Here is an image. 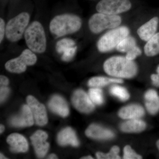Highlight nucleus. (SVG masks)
<instances>
[{
  "label": "nucleus",
  "mask_w": 159,
  "mask_h": 159,
  "mask_svg": "<svg viewBox=\"0 0 159 159\" xmlns=\"http://www.w3.org/2000/svg\"><path fill=\"white\" fill-rule=\"evenodd\" d=\"M103 69L107 74L119 78H133L138 72V66L133 61L120 56L107 60L103 64Z\"/></svg>",
  "instance_id": "f257e3e1"
},
{
  "label": "nucleus",
  "mask_w": 159,
  "mask_h": 159,
  "mask_svg": "<svg viewBox=\"0 0 159 159\" xmlns=\"http://www.w3.org/2000/svg\"><path fill=\"white\" fill-rule=\"evenodd\" d=\"M81 25V20L77 16L61 15L55 16L51 21L50 30L54 35L61 37L77 32L80 29Z\"/></svg>",
  "instance_id": "f03ea898"
},
{
  "label": "nucleus",
  "mask_w": 159,
  "mask_h": 159,
  "mask_svg": "<svg viewBox=\"0 0 159 159\" xmlns=\"http://www.w3.org/2000/svg\"><path fill=\"white\" fill-rule=\"evenodd\" d=\"M25 38L30 50L38 53H43L47 48L45 33L42 25L38 21L31 23L26 29Z\"/></svg>",
  "instance_id": "7ed1b4c3"
},
{
  "label": "nucleus",
  "mask_w": 159,
  "mask_h": 159,
  "mask_svg": "<svg viewBox=\"0 0 159 159\" xmlns=\"http://www.w3.org/2000/svg\"><path fill=\"white\" fill-rule=\"evenodd\" d=\"M129 29L125 26L117 27L105 33L97 43L98 50L102 53L109 52L116 48L121 41L129 36Z\"/></svg>",
  "instance_id": "20e7f679"
},
{
  "label": "nucleus",
  "mask_w": 159,
  "mask_h": 159,
  "mask_svg": "<svg viewBox=\"0 0 159 159\" xmlns=\"http://www.w3.org/2000/svg\"><path fill=\"white\" fill-rule=\"evenodd\" d=\"M122 19L117 15L99 13L94 14L89 22L90 30L95 34H98L107 29H113L120 25Z\"/></svg>",
  "instance_id": "39448f33"
},
{
  "label": "nucleus",
  "mask_w": 159,
  "mask_h": 159,
  "mask_svg": "<svg viewBox=\"0 0 159 159\" xmlns=\"http://www.w3.org/2000/svg\"><path fill=\"white\" fill-rule=\"evenodd\" d=\"M30 20V16L26 12H22L9 20L6 28V35L11 42L21 39L25 33Z\"/></svg>",
  "instance_id": "423d86ee"
},
{
  "label": "nucleus",
  "mask_w": 159,
  "mask_h": 159,
  "mask_svg": "<svg viewBox=\"0 0 159 159\" xmlns=\"http://www.w3.org/2000/svg\"><path fill=\"white\" fill-rule=\"evenodd\" d=\"M37 57L30 49H25L18 57L7 61L5 68L7 71L15 74H20L26 71L28 66L34 65Z\"/></svg>",
  "instance_id": "0eeeda50"
},
{
  "label": "nucleus",
  "mask_w": 159,
  "mask_h": 159,
  "mask_svg": "<svg viewBox=\"0 0 159 159\" xmlns=\"http://www.w3.org/2000/svg\"><path fill=\"white\" fill-rule=\"evenodd\" d=\"M131 6L129 0H101L97 4L96 9L100 13L117 15L128 11Z\"/></svg>",
  "instance_id": "6e6552de"
},
{
  "label": "nucleus",
  "mask_w": 159,
  "mask_h": 159,
  "mask_svg": "<svg viewBox=\"0 0 159 159\" xmlns=\"http://www.w3.org/2000/svg\"><path fill=\"white\" fill-rule=\"evenodd\" d=\"M73 105L77 110L84 113H89L95 108V105L84 91L77 90L73 94L72 98Z\"/></svg>",
  "instance_id": "1a4fd4ad"
},
{
  "label": "nucleus",
  "mask_w": 159,
  "mask_h": 159,
  "mask_svg": "<svg viewBox=\"0 0 159 159\" xmlns=\"http://www.w3.org/2000/svg\"><path fill=\"white\" fill-rule=\"evenodd\" d=\"M27 102L33 114L34 122L37 125L43 126L48 123V118L45 107L34 97L29 96Z\"/></svg>",
  "instance_id": "9d476101"
},
{
  "label": "nucleus",
  "mask_w": 159,
  "mask_h": 159,
  "mask_svg": "<svg viewBox=\"0 0 159 159\" xmlns=\"http://www.w3.org/2000/svg\"><path fill=\"white\" fill-rule=\"evenodd\" d=\"M30 139L37 156L40 158L45 156L50 147L48 142H47L48 134L43 131L38 130L31 136Z\"/></svg>",
  "instance_id": "9b49d317"
},
{
  "label": "nucleus",
  "mask_w": 159,
  "mask_h": 159,
  "mask_svg": "<svg viewBox=\"0 0 159 159\" xmlns=\"http://www.w3.org/2000/svg\"><path fill=\"white\" fill-rule=\"evenodd\" d=\"M77 47L75 42L69 39H64L57 42L56 50L60 54H62V59L64 61H70L77 51Z\"/></svg>",
  "instance_id": "f8f14e48"
},
{
  "label": "nucleus",
  "mask_w": 159,
  "mask_h": 159,
  "mask_svg": "<svg viewBox=\"0 0 159 159\" xmlns=\"http://www.w3.org/2000/svg\"><path fill=\"white\" fill-rule=\"evenodd\" d=\"M34 120L31 109L27 104L23 106L20 115L12 118L10 123L15 127H27L32 126L34 124Z\"/></svg>",
  "instance_id": "ddd939ff"
},
{
  "label": "nucleus",
  "mask_w": 159,
  "mask_h": 159,
  "mask_svg": "<svg viewBox=\"0 0 159 159\" xmlns=\"http://www.w3.org/2000/svg\"><path fill=\"white\" fill-rule=\"evenodd\" d=\"M159 22V18L155 16L139 28L137 31L139 37L147 42L156 33Z\"/></svg>",
  "instance_id": "4468645a"
},
{
  "label": "nucleus",
  "mask_w": 159,
  "mask_h": 159,
  "mask_svg": "<svg viewBox=\"0 0 159 159\" xmlns=\"http://www.w3.org/2000/svg\"><path fill=\"white\" fill-rule=\"evenodd\" d=\"M7 142L10 145V150L14 152H25L29 149L27 139L20 134H11L7 138Z\"/></svg>",
  "instance_id": "2eb2a0df"
},
{
  "label": "nucleus",
  "mask_w": 159,
  "mask_h": 159,
  "mask_svg": "<svg viewBox=\"0 0 159 159\" xmlns=\"http://www.w3.org/2000/svg\"><path fill=\"white\" fill-rule=\"evenodd\" d=\"M85 134L89 138L98 140H107L113 139L115 136L111 130L95 124L89 126L85 131Z\"/></svg>",
  "instance_id": "dca6fc26"
},
{
  "label": "nucleus",
  "mask_w": 159,
  "mask_h": 159,
  "mask_svg": "<svg viewBox=\"0 0 159 159\" xmlns=\"http://www.w3.org/2000/svg\"><path fill=\"white\" fill-rule=\"evenodd\" d=\"M143 107L138 104H131L122 107L119 112V116L124 119H139L145 115Z\"/></svg>",
  "instance_id": "f3484780"
},
{
  "label": "nucleus",
  "mask_w": 159,
  "mask_h": 159,
  "mask_svg": "<svg viewBox=\"0 0 159 159\" xmlns=\"http://www.w3.org/2000/svg\"><path fill=\"white\" fill-rule=\"evenodd\" d=\"M57 142L61 146L70 145L74 147L79 146V142L74 129L70 127L64 129L58 134Z\"/></svg>",
  "instance_id": "a211bd4d"
},
{
  "label": "nucleus",
  "mask_w": 159,
  "mask_h": 159,
  "mask_svg": "<svg viewBox=\"0 0 159 159\" xmlns=\"http://www.w3.org/2000/svg\"><path fill=\"white\" fill-rule=\"evenodd\" d=\"M49 108L54 112L63 117L68 116L69 109L64 99L58 95L52 97L49 102Z\"/></svg>",
  "instance_id": "6ab92c4d"
},
{
  "label": "nucleus",
  "mask_w": 159,
  "mask_h": 159,
  "mask_svg": "<svg viewBox=\"0 0 159 159\" xmlns=\"http://www.w3.org/2000/svg\"><path fill=\"white\" fill-rule=\"evenodd\" d=\"M145 105L148 112L152 115L159 111V96L156 91L149 89L145 94Z\"/></svg>",
  "instance_id": "aec40b11"
},
{
  "label": "nucleus",
  "mask_w": 159,
  "mask_h": 159,
  "mask_svg": "<svg viewBox=\"0 0 159 159\" xmlns=\"http://www.w3.org/2000/svg\"><path fill=\"white\" fill-rule=\"evenodd\" d=\"M146 124L139 119H129L123 122L120 126L122 131L125 133H139L145 130Z\"/></svg>",
  "instance_id": "412c9836"
},
{
  "label": "nucleus",
  "mask_w": 159,
  "mask_h": 159,
  "mask_svg": "<svg viewBox=\"0 0 159 159\" xmlns=\"http://www.w3.org/2000/svg\"><path fill=\"white\" fill-rule=\"evenodd\" d=\"M122 83H123V80L121 78L95 77L89 80L88 85L91 87L99 88L108 85L110 84H121Z\"/></svg>",
  "instance_id": "4be33fe9"
},
{
  "label": "nucleus",
  "mask_w": 159,
  "mask_h": 159,
  "mask_svg": "<svg viewBox=\"0 0 159 159\" xmlns=\"http://www.w3.org/2000/svg\"><path fill=\"white\" fill-rule=\"evenodd\" d=\"M144 51L148 57H153L159 54V32L156 33L147 42Z\"/></svg>",
  "instance_id": "5701e85b"
},
{
  "label": "nucleus",
  "mask_w": 159,
  "mask_h": 159,
  "mask_svg": "<svg viewBox=\"0 0 159 159\" xmlns=\"http://www.w3.org/2000/svg\"><path fill=\"white\" fill-rule=\"evenodd\" d=\"M136 46V41L132 36H127L120 42L117 46V51L122 53H127Z\"/></svg>",
  "instance_id": "b1692460"
},
{
  "label": "nucleus",
  "mask_w": 159,
  "mask_h": 159,
  "mask_svg": "<svg viewBox=\"0 0 159 159\" xmlns=\"http://www.w3.org/2000/svg\"><path fill=\"white\" fill-rule=\"evenodd\" d=\"M110 91L113 96L117 97L122 101H126L129 99V95L128 91L123 87L114 85L111 88Z\"/></svg>",
  "instance_id": "393cba45"
},
{
  "label": "nucleus",
  "mask_w": 159,
  "mask_h": 159,
  "mask_svg": "<svg viewBox=\"0 0 159 159\" xmlns=\"http://www.w3.org/2000/svg\"><path fill=\"white\" fill-rule=\"evenodd\" d=\"M89 95L94 104L101 105L104 102L103 93L99 88H93L89 90Z\"/></svg>",
  "instance_id": "a878e982"
},
{
  "label": "nucleus",
  "mask_w": 159,
  "mask_h": 159,
  "mask_svg": "<svg viewBox=\"0 0 159 159\" xmlns=\"http://www.w3.org/2000/svg\"><path fill=\"white\" fill-rule=\"evenodd\" d=\"M120 149L118 146H114L111 148L108 153L104 154L101 152H98L96 154V157L98 159H121L119 153Z\"/></svg>",
  "instance_id": "bb28decb"
},
{
  "label": "nucleus",
  "mask_w": 159,
  "mask_h": 159,
  "mask_svg": "<svg viewBox=\"0 0 159 159\" xmlns=\"http://www.w3.org/2000/svg\"><path fill=\"white\" fill-rule=\"evenodd\" d=\"M123 159H140L142 157L136 153L129 145H126L123 150Z\"/></svg>",
  "instance_id": "cd10ccee"
},
{
  "label": "nucleus",
  "mask_w": 159,
  "mask_h": 159,
  "mask_svg": "<svg viewBox=\"0 0 159 159\" xmlns=\"http://www.w3.org/2000/svg\"><path fill=\"white\" fill-rule=\"evenodd\" d=\"M142 53L141 49L136 46L126 53L125 57L129 60L134 61L137 57L141 55Z\"/></svg>",
  "instance_id": "c85d7f7f"
},
{
  "label": "nucleus",
  "mask_w": 159,
  "mask_h": 159,
  "mask_svg": "<svg viewBox=\"0 0 159 159\" xmlns=\"http://www.w3.org/2000/svg\"><path fill=\"white\" fill-rule=\"evenodd\" d=\"M9 89L7 86H1L0 89V101L3 102L5 101L9 95Z\"/></svg>",
  "instance_id": "c756f323"
},
{
  "label": "nucleus",
  "mask_w": 159,
  "mask_h": 159,
  "mask_svg": "<svg viewBox=\"0 0 159 159\" xmlns=\"http://www.w3.org/2000/svg\"><path fill=\"white\" fill-rule=\"evenodd\" d=\"M157 74H152L151 76V79L152 84L157 87H159V65L157 69Z\"/></svg>",
  "instance_id": "7c9ffc66"
},
{
  "label": "nucleus",
  "mask_w": 159,
  "mask_h": 159,
  "mask_svg": "<svg viewBox=\"0 0 159 159\" xmlns=\"http://www.w3.org/2000/svg\"><path fill=\"white\" fill-rule=\"evenodd\" d=\"M6 26L3 19H0V42L2 43L6 34Z\"/></svg>",
  "instance_id": "2f4dec72"
},
{
  "label": "nucleus",
  "mask_w": 159,
  "mask_h": 159,
  "mask_svg": "<svg viewBox=\"0 0 159 159\" xmlns=\"http://www.w3.org/2000/svg\"><path fill=\"white\" fill-rule=\"evenodd\" d=\"M9 80L6 76L1 75L0 77V84L1 86H7L9 84Z\"/></svg>",
  "instance_id": "473e14b6"
},
{
  "label": "nucleus",
  "mask_w": 159,
  "mask_h": 159,
  "mask_svg": "<svg viewBox=\"0 0 159 159\" xmlns=\"http://www.w3.org/2000/svg\"><path fill=\"white\" fill-rule=\"evenodd\" d=\"M48 159H57V157L56 156V155L54 154H52L50 155L48 157Z\"/></svg>",
  "instance_id": "72a5a7b5"
},
{
  "label": "nucleus",
  "mask_w": 159,
  "mask_h": 159,
  "mask_svg": "<svg viewBox=\"0 0 159 159\" xmlns=\"http://www.w3.org/2000/svg\"><path fill=\"white\" fill-rule=\"evenodd\" d=\"M5 130V127L3 125H0V133L2 134Z\"/></svg>",
  "instance_id": "f704fd0d"
},
{
  "label": "nucleus",
  "mask_w": 159,
  "mask_h": 159,
  "mask_svg": "<svg viewBox=\"0 0 159 159\" xmlns=\"http://www.w3.org/2000/svg\"><path fill=\"white\" fill-rule=\"evenodd\" d=\"M81 159H93V157L90 156H89L83 157L82 158H81Z\"/></svg>",
  "instance_id": "c9c22d12"
},
{
  "label": "nucleus",
  "mask_w": 159,
  "mask_h": 159,
  "mask_svg": "<svg viewBox=\"0 0 159 159\" xmlns=\"http://www.w3.org/2000/svg\"><path fill=\"white\" fill-rule=\"evenodd\" d=\"M0 159H7V158H6V157L4 156V155L2 153L0 154Z\"/></svg>",
  "instance_id": "e433bc0d"
},
{
  "label": "nucleus",
  "mask_w": 159,
  "mask_h": 159,
  "mask_svg": "<svg viewBox=\"0 0 159 159\" xmlns=\"http://www.w3.org/2000/svg\"><path fill=\"white\" fill-rule=\"evenodd\" d=\"M157 147L158 149L159 150V140L157 141Z\"/></svg>",
  "instance_id": "4c0bfd02"
}]
</instances>
